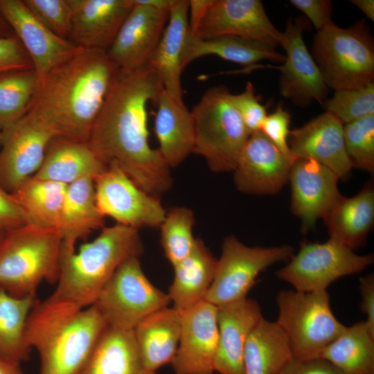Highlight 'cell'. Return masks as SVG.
I'll return each mask as SVG.
<instances>
[{
    "label": "cell",
    "instance_id": "6da1fadb",
    "mask_svg": "<svg viewBox=\"0 0 374 374\" xmlns=\"http://www.w3.org/2000/svg\"><path fill=\"white\" fill-rule=\"evenodd\" d=\"M148 66L118 72L87 143L107 165L115 161L146 193L157 197L172 184L170 168L149 143L147 105L163 90Z\"/></svg>",
    "mask_w": 374,
    "mask_h": 374
},
{
    "label": "cell",
    "instance_id": "7a4b0ae2",
    "mask_svg": "<svg viewBox=\"0 0 374 374\" xmlns=\"http://www.w3.org/2000/svg\"><path fill=\"white\" fill-rule=\"evenodd\" d=\"M118 71L106 52L81 49L39 80L24 116L55 137L87 142Z\"/></svg>",
    "mask_w": 374,
    "mask_h": 374
},
{
    "label": "cell",
    "instance_id": "3957f363",
    "mask_svg": "<svg viewBox=\"0 0 374 374\" xmlns=\"http://www.w3.org/2000/svg\"><path fill=\"white\" fill-rule=\"evenodd\" d=\"M107 326L93 305L82 308L52 294L37 301L25 337L28 347L39 353V374H79Z\"/></svg>",
    "mask_w": 374,
    "mask_h": 374
},
{
    "label": "cell",
    "instance_id": "277c9868",
    "mask_svg": "<svg viewBox=\"0 0 374 374\" xmlns=\"http://www.w3.org/2000/svg\"><path fill=\"white\" fill-rule=\"evenodd\" d=\"M139 229L116 224L103 227L92 241L78 251L62 247L56 298L80 307L93 305L118 267L132 257H139L143 246Z\"/></svg>",
    "mask_w": 374,
    "mask_h": 374
},
{
    "label": "cell",
    "instance_id": "5b68a950",
    "mask_svg": "<svg viewBox=\"0 0 374 374\" xmlns=\"http://www.w3.org/2000/svg\"><path fill=\"white\" fill-rule=\"evenodd\" d=\"M62 239L58 229L25 224L0 244V287L16 297H36L39 284L58 279Z\"/></svg>",
    "mask_w": 374,
    "mask_h": 374
},
{
    "label": "cell",
    "instance_id": "8992f818",
    "mask_svg": "<svg viewBox=\"0 0 374 374\" xmlns=\"http://www.w3.org/2000/svg\"><path fill=\"white\" fill-rule=\"evenodd\" d=\"M312 57L335 91L374 82V42L364 19L342 28L333 22L314 35Z\"/></svg>",
    "mask_w": 374,
    "mask_h": 374
},
{
    "label": "cell",
    "instance_id": "52a82bcc",
    "mask_svg": "<svg viewBox=\"0 0 374 374\" xmlns=\"http://www.w3.org/2000/svg\"><path fill=\"white\" fill-rule=\"evenodd\" d=\"M223 85L207 89L191 114L195 127L193 153L203 157L215 172L233 171L251 135Z\"/></svg>",
    "mask_w": 374,
    "mask_h": 374
},
{
    "label": "cell",
    "instance_id": "ba28073f",
    "mask_svg": "<svg viewBox=\"0 0 374 374\" xmlns=\"http://www.w3.org/2000/svg\"><path fill=\"white\" fill-rule=\"evenodd\" d=\"M276 300L278 313L275 323L285 335L295 359L319 357L323 350L346 327L332 313L327 290H282Z\"/></svg>",
    "mask_w": 374,
    "mask_h": 374
},
{
    "label": "cell",
    "instance_id": "9c48e42d",
    "mask_svg": "<svg viewBox=\"0 0 374 374\" xmlns=\"http://www.w3.org/2000/svg\"><path fill=\"white\" fill-rule=\"evenodd\" d=\"M167 293L154 286L145 275L139 257L124 261L93 304L108 326L132 330L152 313L168 307Z\"/></svg>",
    "mask_w": 374,
    "mask_h": 374
},
{
    "label": "cell",
    "instance_id": "30bf717a",
    "mask_svg": "<svg viewBox=\"0 0 374 374\" xmlns=\"http://www.w3.org/2000/svg\"><path fill=\"white\" fill-rule=\"evenodd\" d=\"M293 254L290 245L249 247L234 235L226 237L204 300L219 306L247 298L262 271L276 262L288 261Z\"/></svg>",
    "mask_w": 374,
    "mask_h": 374
},
{
    "label": "cell",
    "instance_id": "8fae6325",
    "mask_svg": "<svg viewBox=\"0 0 374 374\" xmlns=\"http://www.w3.org/2000/svg\"><path fill=\"white\" fill-rule=\"evenodd\" d=\"M373 261V254H356L330 238L323 243L303 241L299 251L275 274L295 290L324 291L337 279L359 273Z\"/></svg>",
    "mask_w": 374,
    "mask_h": 374
},
{
    "label": "cell",
    "instance_id": "7c38bea8",
    "mask_svg": "<svg viewBox=\"0 0 374 374\" xmlns=\"http://www.w3.org/2000/svg\"><path fill=\"white\" fill-rule=\"evenodd\" d=\"M98 210L117 224L136 229L159 227L166 211L157 197L138 186L115 162L93 178Z\"/></svg>",
    "mask_w": 374,
    "mask_h": 374
},
{
    "label": "cell",
    "instance_id": "4fadbf2b",
    "mask_svg": "<svg viewBox=\"0 0 374 374\" xmlns=\"http://www.w3.org/2000/svg\"><path fill=\"white\" fill-rule=\"evenodd\" d=\"M306 26L302 17L288 19L280 43L286 53L285 60L283 64L276 67L280 72V94L301 108L314 101L323 105L329 92L303 40Z\"/></svg>",
    "mask_w": 374,
    "mask_h": 374
},
{
    "label": "cell",
    "instance_id": "5bb4252c",
    "mask_svg": "<svg viewBox=\"0 0 374 374\" xmlns=\"http://www.w3.org/2000/svg\"><path fill=\"white\" fill-rule=\"evenodd\" d=\"M233 36L280 46L282 32L268 17L259 0H213L195 36L208 39Z\"/></svg>",
    "mask_w": 374,
    "mask_h": 374
},
{
    "label": "cell",
    "instance_id": "9a60e30c",
    "mask_svg": "<svg viewBox=\"0 0 374 374\" xmlns=\"http://www.w3.org/2000/svg\"><path fill=\"white\" fill-rule=\"evenodd\" d=\"M0 13L28 55L39 80L82 49L50 30L23 0H0Z\"/></svg>",
    "mask_w": 374,
    "mask_h": 374
},
{
    "label": "cell",
    "instance_id": "2e32d148",
    "mask_svg": "<svg viewBox=\"0 0 374 374\" xmlns=\"http://www.w3.org/2000/svg\"><path fill=\"white\" fill-rule=\"evenodd\" d=\"M55 137L26 116L1 131L0 184L6 190L12 193L35 175Z\"/></svg>",
    "mask_w": 374,
    "mask_h": 374
},
{
    "label": "cell",
    "instance_id": "e0dca14e",
    "mask_svg": "<svg viewBox=\"0 0 374 374\" xmlns=\"http://www.w3.org/2000/svg\"><path fill=\"white\" fill-rule=\"evenodd\" d=\"M217 307L203 300L179 312L181 332L172 363L175 374H215Z\"/></svg>",
    "mask_w": 374,
    "mask_h": 374
},
{
    "label": "cell",
    "instance_id": "ac0fdd59",
    "mask_svg": "<svg viewBox=\"0 0 374 374\" xmlns=\"http://www.w3.org/2000/svg\"><path fill=\"white\" fill-rule=\"evenodd\" d=\"M295 159L284 155L261 132L251 134L233 170L237 189L250 195H275L288 181Z\"/></svg>",
    "mask_w": 374,
    "mask_h": 374
},
{
    "label": "cell",
    "instance_id": "d6986e66",
    "mask_svg": "<svg viewBox=\"0 0 374 374\" xmlns=\"http://www.w3.org/2000/svg\"><path fill=\"white\" fill-rule=\"evenodd\" d=\"M123 21L106 53L120 69L134 71L147 66L166 26L170 10L136 3Z\"/></svg>",
    "mask_w": 374,
    "mask_h": 374
},
{
    "label": "cell",
    "instance_id": "ffe728a7",
    "mask_svg": "<svg viewBox=\"0 0 374 374\" xmlns=\"http://www.w3.org/2000/svg\"><path fill=\"white\" fill-rule=\"evenodd\" d=\"M338 176L323 164L308 159L293 162L288 177L292 190L291 210L301 221V231L313 229L341 197Z\"/></svg>",
    "mask_w": 374,
    "mask_h": 374
},
{
    "label": "cell",
    "instance_id": "44dd1931",
    "mask_svg": "<svg viewBox=\"0 0 374 374\" xmlns=\"http://www.w3.org/2000/svg\"><path fill=\"white\" fill-rule=\"evenodd\" d=\"M343 127L335 116L326 112L290 130L288 145L292 157L312 159L332 170L339 179L348 178L352 167L345 150Z\"/></svg>",
    "mask_w": 374,
    "mask_h": 374
},
{
    "label": "cell",
    "instance_id": "7402d4cb",
    "mask_svg": "<svg viewBox=\"0 0 374 374\" xmlns=\"http://www.w3.org/2000/svg\"><path fill=\"white\" fill-rule=\"evenodd\" d=\"M71 22L68 40L82 49L105 52L132 10V0H69Z\"/></svg>",
    "mask_w": 374,
    "mask_h": 374
},
{
    "label": "cell",
    "instance_id": "603a6c76",
    "mask_svg": "<svg viewBox=\"0 0 374 374\" xmlns=\"http://www.w3.org/2000/svg\"><path fill=\"white\" fill-rule=\"evenodd\" d=\"M217 307L218 346L215 371L243 374V353L247 338L262 317L258 302L243 299Z\"/></svg>",
    "mask_w": 374,
    "mask_h": 374
},
{
    "label": "cell",
    "instance_id": "cb8c5ba5",
    "mask_svg": "<svg viewBox=\"0 0 374 374\" xmlns=\"http://www.w3.org/2000/svg\"><path fill=\"white\" fill-rule=\"evenodd\" d=\"M188 0H173L161 38L147 64L170 96L182 98V57L189 35Z\"/></svg>",
    "mask_w": 374,
    "mask_h": 374
},
{
    "label": "cell",
    "instance_id": "d4e9b609",
    "mask_svg": "<svg viewBox=\"0 0 374 374\" xmlns=\"http://www.w3.org/2000/svg\"><path fill=\"white\" fill-rule=\"evenodd\" d=\"M154 131L157 148L162 159L170 168L179 165L195 146V127L191 112L182 98L169 95L164 89L157 102Z\"/></svg>",
    "mask_w": 374,
    "mask_h": 374
},
{
    "label": "cell",
    "instance_id": "484cf974",
    "mask_svg": "<svg viewBox=\"0 0 374 374\" xmlns=\"http://www.w3.org/2000/svg\"><path fill=\"white\" fill-rule=\"evenodd\" d=\"M107 167L87 142L55 137L33 177L69 185L85 177L94 178Z\"/></svg>",
    "mask_w": 374,
    "mask_h": 374
},
{
    "label": "cell",
    "instance_id": "4316f807",
    "mask_svg": "<svg viewBox=\"0 0 374 374\" xmlns=\"http://www.w3.org/2000/svg\"><path fill=\"white\" fill-rule=\"evenodd\" d=\"M133 332L144 365L157 372L173 362L180 337V313L173 307L159 310L140 321Z\"/></svg>",
    "mask_w": 374,
    "mask_h": 374
},
{
    "label": "cell",
    "instance_id": "83f0119b",
    "mask_svg": "<svg viewBox=\"0 0 374 374\" xmlns=\"http://www.w3.org/2000/svg\"><path fill=\"white\" fill-rule=\"evenodd\" d=\"M323 219L330 239L353 251L361 247L374 223L373 183L352 197L341 195Z\"/></svg>",
    "mask_w": 374,
    "mask_h": 374
},
{
    "label": "cell",
    "instance_id": "f1b7e54d",
    "mask_svg": "<svg viewBox=\"0 0 374 374\" xmlns=\"http://www.w3.org/2000/svg\"><path fill=\"white\" fill-rule=\"evenodd\" d=\"M79 374H157L144 365L133 330L107 326Z\"/></svg>",
    "mask_w": 374,
    "mask_h": 374
},
{
    "label": "cell",
    "instance_id": "f546056e",
    "mask_svg": "<svg viewBox=\"0 0 374 374\" xmlns=\"http://www.w3.org/2000/svg\"><path fill=\"white\" fill-rule=\"evenodd\" d=\"M217 260L197 239L193 251L173 266L174 278L167 293L173 308L184 312L203 301L213 280Z\"/></svg>",
    "mask_w": 374,
    "mask_h": 374
},
{
    "label": "cell",
    "instance_id": "4dcf8cb0",
    "mask_svg": "<svg viewBox=\"0 0 374 374\" xmlns=\"http://www.w3.org/2000/svg\"><path fill=\"white\" fill-rule=\"evenodd\" d=\"M104 218L96 204L93 178L85 177L67 185L58 226L62 247L75 249L78 240L104 227Z\"/></svg>",
    "mask_w": 374,
    "mask_h": 374
},
{
    "label": "cell",
    "instance_id": "1f68e13d",
    "mask_svg": "<svg viewBox=\"0 0 374 374\" xmlns=\"http://www.w3.org/2000/svg\"><path fill=\"white\" fill-rule=\"evenodd\" d=\"M215 55L236 64L253 66L262 60L284 62L285 55L263 42L233 36L201 39L188 35L182 57L183 70L191 62Z\"/></svg>",
    "mask_w": 374,
    "mask_h": 374
},
{
    "label": "cell",
    "instance_id": "d6a6232c",
    "mask_svg": "<svg viewBox=\"0 0 374 374\" xmlns=\"http://www.w3.org/2000/svg\"><path fill=\"white\" fill-rule=\"evenodd\" d=\"M292 357L281 330L275 321L262 317L247 338L243 374H278Z\"/></svg>",
    "mask_w": 374,
    "mask_h": 374
},
{
    "label": "cell",
    "instance_id": "836d02e7",
    "mask_svg": "<svg viewBox=\"0 0 374 374\" xmlns=\"http://www.w3.org/2000/svg\"><path fill=\"white\" fill-rule=\"evenodd\" d=\"M66 188V184L32 177L10 193L26 224L58 229Z\"/></svg>",
    "mask_w": 374,
    "mask_h": 374
},
{
    "label": "cell",
    "instance_id": "e575fe53",
    "mask_svg": "<svg viewBox=\"0 0 374 374\" xmlns=\"http://www.w3.org/2000/svg\"><path fill=\"white\" fill-rule=\"evenodd\" d=\"M319 357L344 374H374V332L365 321L346 327Z\"/></svg>",
    "mask_w": 374,
    "mask_h": 374
},
{
    "label": "cell",
    "instance_id": "d590c367",
    "mask_svg": "<svg viewBox=\"0 0 374 374\" xmlns=\"http://www.w3.org/2000/svg\"><path fill=\"white\" fill-rule=\"evenodd\" d=\"M36 297H16L0 287V355L20 364L29 358L25 331Z\"/></svg>",
    "mask_w": 374,
    "mask_h": 374
},
{
    "label": "cell",
    "instance_id": "8d00e7d4",
    "mask_svg": "<svg viewBox=\"0 0 374 374\" xmlns=\"http://www.w3.org/2000/svg\"><path fill=\"white\" fill-rule=\"evenodd\" d=\"M33 69L0 76V130L21 120L26 114L39 85Z\"/></svg>",
    "mask_w": 374,
    "mask_h": 374
},
{
    "label": "cell",
    "instance_id": "74e56055",
    "mask_svg": "<svg viewBox=\"0 0 374 374\" xmlns=\"http://www.w3.org/2000/svg\"><path fill=\"white\" fill-rule=\"evenodd\" d=\"M193 212L184 206L171 209L160 225L161 244L172 267L193 251L197 238L193 234Z\"/></svg>",
    "mask_w": 374,
    "mask_h": 374
},
{
    "label": "cell",
    "instance_id": "f35d334b",
    "mask_svg": "<svg viewBox=\"0 0 374 374\" xmlns=\"http://www.w3.org/2000/svg\"><path fill=\"white\" fill-rule=\"evenodd\" d=\"M345 150L352 168L374 172V114L344 125Z\"/></svg>",
    "mask_w": 374,
    "mask_h": 374
},
{
    "label": "cell",
    "instance_id": "ab89813d",
    "mask_svg": "<svg viewBox=\"0 0 374 374\" xmlns=\"http://www.w3.org/2000/svg\"><path fill=\"white\" fill-rule=\"evenodd\" d=\"M323 105L326 112L343 125L374 114V82L358 88L336 90L332 98L326 100Z\"/></svg>",
    "mask_w": 374,
    "mask_h": 374
},
{
    "label": "cell",
    "instance_id": "60d3db41",
    "mask_svg": "<svg viewBox=\"0 0 374 374\" xmlns=\"http://www.w3.org/2000/svg\"><path fill=\"white\" fill-rule=\"evenodd\" d=\"M32 13L50 30L67 39L71 8L69 0H23Z\"/></svg>",
    "mask_w": 374,
    "mask_h": 374
},
{
    "label": "cell",
    "instance_id": "b9f144b4",
    "mask_svg": "<svg viewBox=\"0 0 374 374\" xmlns=\"http://www.w3.org/2000/svg\"><path fill=\"white\" fill-rule=\"evenodd\" d=\"M231 100L250 134L260 131L267 114L266 107L260 103L259 96L256 95L253 84L249 81L242 93H231Z\"/></svg>",
    "mask_w": 374,
    "mask_h": 374
},
{
    "label": "cell",
    "instance_id": "7bdbcfd3",
    "mask_svg": "<svg viewBox=\"0 0 374 374\" xmlns=\"http://www.w3.org/2000/svg\"><path fill=\"white\" fill-rule=\"evenodd\" d=\"M290 121V113L282 105H279L274 112L267 115L260 131L284 155L294 159L288 145Z\"/></svg>",
    "mask_w": 374,
    "mask_h": 374
},
{
    "label": "cell",
    "instance_id": "ee69618b",
    "mask_svg": "<svg viewBox=\"0 0 374 374\" xmlns=\"http://www.w3.org/2000/svg\"><path fill=\"white\" fill-rule=\"evenodd\" d=\"M30 69H33L31 61L19 39L0 38V76Z\"/></svg>",
    "mask_w": 374,
    "mask_h": 374
},
{
    "label": "cell",
    "instance_id": "f6af8a7d",
    "mask_svg": "<svg viewBox=\"0 0 374 374\" xmlns=\"http://www.w3.org/2000/svg\"><path fill=\"white\" fill-rule=\"evenodd\" d=\"M290 3L305 14L317 32L333 22L332 3L330 0H290Z\"/></svg>",
    "mask_w": 374,
    "mask_h": 374
},
{
    "label": "cell",
    "instance_id": "bcb514c9",
    "mask_svg": "<svg viewBox=\"0 0 374 374\" xmlns=\"http://www.w3.org/2000/svg\"><path fill=\"white\" fill-rule=\"evenodd\" d=\"M26 224L24 214L12 197L0 184V229L7 232Z\"/></svg>",
    "mask_w": 374,
    "mask_h": 374
},
{
    "label": "cell",
    "instance_id": "7dc6e473",
    "mask_svg": "<svg viewBox=\"0 0 374 374\" xmlns=\"http://www.w3.org/2000/svg\"><path fill=\"white\" fill-rule=\"evenodd\" d=\"M278 374H344L323 358L300 360L292 357Z\"/></svg>",
    "mask_w": 374,
    "mask_h": 374
},
{
    "label": "cell",
    "instance_id": "c3c4849f",
    "mask_svg": "<svg viewBox=\"0 0 374 374\" xmlns=\"http://www.w3.org/2000/svg\"><path fill=\"white\" fill-rule=\"evenodd\" d=\"M362 297L361 310L366 316V322L374 332V276L368 274L359 279Z\"/></svg>",
    "mask_w": 374,
    "mask_h": 374
},
{
    "label": "cell",
    "instance_id": "681fc988",
    "mask_svg": "<svg viewBox=\"0 0 374 374\" xmlns=\"http://www.w3.org/2000/svg\"><path fill=\"white\" fill-rule=\"evenodd\" d=\"M213 0H189L188 30L190 36H195Z\"/></svg>",
    "mask_w": 374,
    "mask_h": 374
},
{
    "label": "cell",
    "instance_id": "f907efd6",
    "mask_svg": "<svg viewBox=\"0 0 374 374\" xmlns=\"http://www.w3.org/2000/svg\"><path fill=\"white\" fill-rule=\"evenodd\" d=\"M19 365L0 355V374H24Z\"/></svg>",
    "mask_w": 374,
    "mask_h": 374
},
{
    "label": "cell",
    "instance_id": "816d5d0a",
    "mask_svg": "<svg viewBox=\"0 0 374 374\" xmlns=\"http://www.w3.org/2000/svg\"><path fill=\"white\" fill-rule=\"evenodd\" d=\"M350 2L358 8L369 19L374 21L373 0H350Z\"/></svg>",
    "mask_w": 374,
    "mask_h": 374
},
{
    "label": "cell",
    "instance_id": "f5cc1de1",
    "mask_svg": "<svg viewBox=\"0 0 374 374\" xmlns=\"http://www.w3.org/2000/svg\"><path fill=\"white\" fill-rule=\"evenodd\" d=\"M135 1L160 10H170L173 0H135Z\"/></svg>",
    "mask_w": 374,
    "mask_h": 374
},
{
    "label": "cell",
    "instance_id": "db71d44e",
    "mask_svg": "<svg viewBox=\"0 0 374 374\" xmlns=\"http://www.w3.org/2000/svg\"><path fill=\"white\" fill-rule=\"evenodd\" d=\"M14 35L12 28L0 13V38L10 37Z\"/></svg>",
    "mask_w": 374,
    "mask_h": 374
},
{
    "label": "cell",
    "instance_id": "11a10c76",
    "mask_svg": "<svg viewBox=\"0 0 374 374\" xmlns=\"http://www.w3.org/2000/svg\"><path fill=\"white\" fill-rule=\"evenodd\" d=\"M6 231L0 229V244H1L4 236L6 235Z\"/></svg>",
    "mask_w": 374,
    "mask_h": 374
},
{
    "label": "cell",
    "instance_id": "9f6ffc18",
    "mask_svg": "<svg viewBox=\"0 0 374 374\" xmlns=\"http://www.w3.org/2000/svg\"><path fill=\"white\" fill-rule=\"evenodd\" d=\"M1 130H0V146H1Z\"/></svg>",
    "mask_w": 374,
    "mask_h": 374
}]
</instances>
